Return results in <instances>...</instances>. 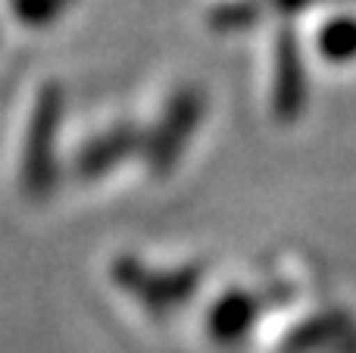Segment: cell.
Masks as SVG:
<instances>
[{"label": "cell", "instance_id": "obj_1", "mask_svg": "<svg viewBox=\"0 0 356 353\" xmlns=\"http://www.w3.org/2000/svg\"><path fill=\"white\" fill-rule=\"evenodd\" d=\"M56 122H60V94L56 88H47L35 106V116L29 125V147H25L22 181L31 197H41L54 181V141Z\"/></svg>", "mask_w": 356, "mask_h": 353}]
</instances>
